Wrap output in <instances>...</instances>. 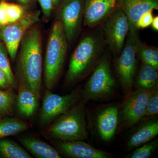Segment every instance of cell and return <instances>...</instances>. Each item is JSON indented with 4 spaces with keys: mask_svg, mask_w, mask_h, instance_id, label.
Segmentation results:
<instances>
[{
    "mask_svg": "<svg viewBox=\"0 0 158 158\" xmlns=\"http://www.w3.org/2000/svg\"><path fill=\"white\" fill-rule=\"evenodd\" d=\"M158 90L156 88L152 90L146 105L144 117H152L158 115Z\"/></svg>",
    "mask_w": 158,
    "mask_h": 158,
    "instance_id": "26",
    "label": "cell"
},
{
    "mask_svg": "<svg viewBox=\"0 0 158 158\" xmlns=\"http://www.w3.org/2000/svg\"><path fill=\"white\" fill-rule=\"evenodd\" d=\"M29 124L17 118L6 117L0 119V140L15 135L28 129Z\"/></svg>",
    "mask_w": 158,
    "mask_h": 158,
    "instance_id": "20",
    "label": "cell"
},
{
    "mask_svg": "<svg viewBox=\"0 0 158 158\" xmlns=\"http://www.w3.org/2000/svg\"><path fill=\"white\" fill-rule=\"evenodd\" d=\"M10 86L6 75L0 69V88L7 89Z\"/></svg>",
    "mask_w": 158,
    "mask_h": 158,
    "instance_id": "31",
    "label": "cell"
},
{
    "mask_svg": "<svg viewBox=\"0 0 158 158\" xmlns=\"http://www.w3.org/2000/svg\"><path fill=\"white\" fill-rule=\"evenodd\" d=\"M158 139L152 140L146 142L132 152L127 157L130 158H148L152 155L158 147Z\"/></svg>",
    "mask_w": 158,
    "mask_h": 158,
    "instance_id": "23",
    "label": "cell"
},
{
    "mask_svg": "<svg viewBox=\"0 0 158 158\" xmlns=\"http://www.w3.org/2000/svg\"><path fill=\"white\" fill-rule=\"evenodd\" d=\"M81 98V94L78 91L62 96L47 89L43 99L40 116V123L43 125L49 123L68 111Z\"/></svg>",
    "mask_w": 158,
    "mask_h": 158,
    "instance_id": "8",
    "label": "cell"
},
{
    "mask_svg": "<svg viewBox=\"0 0 158 158\" xmlns=\"http://www.w3.org/2000/svg\"><path fill=\"white\" fill-rule=\"evenodd\" d=\"M158 134V119L152 118L144 120L137 127L130 136L127 147L130 149L139 147L152 140Z\"/></svg>",
    "mask_w": 158,
    "mask_h": 158,
    "instance_id": "16",
    "label": "cell"
},
{
    "mask_svg": "<svg viewBox=\"0 0 158 158\" xmlns=\"http://www.w3.org/2000/svg\"><path fill=\"white\" fill-rule=\"evenodd\" d=\"M152 12V10H151L142 14L136 23V28L144 29L151 26L153 19Z\"/></svg>",
    "mask_w": 158,
    "mask_h": 158,
    "instance_id": "28",
    "label": "cell"
},
{
    "mask_svg": "<svg viewBox=\"0 0 158 158\" xmlns=\"http://www.w3.org/2000/svg\"><path fill=\"white\" fill-rule=\"evenodd\" d=\"M118 7L124 12L130 24V30H138L136 23L148 11L158 9V0H117Z\"/></svg>",
    "mask_w": 158,
    "mask_h": 158,
    "instance_id": "14",
    "label": "cell"
},
{
    "mask_svg": "<svg viewBox=\"0 0 158 158\" xmlns=\"http://www.w3.org/2000/svg\"><path fill=\"white\" fill-rule=\"evenodd\" d=\"M151 91L138 89L129 94L122 111V118L125 125L133 126L144 118L146 105Z\"/></svg>",
    "mask_w": 158,
    "mask_h": 158,
    "instance_id": "11",
    "label": "cell"
},
{
    "mask_svg": "<svg viewBox=\"0 0 158 158\" xmlns=\"http://www.w3.org/2000/svg\"><path fill=\"white\" fill-rule=\"evenodd\" d=\"M19 1L23 4H27L30 2L31 0H18Z\"/></svg>",
    "mask_w": 158,
    "mask_h": 158,
    "instance_id": "34",
    "label": "cell"
},
{
    "mask_svg": "<svg viewBox=\"0 0 158 158\" xmlns=\"http://www.w3.org/2000/svg\"><path fill=\"white\" fill-rule=\"evenodd\" d=\"M139 39L138 30H129L121 52L116 61L119 81L125 90L132 88L138 66L137 48Z\"/></svg>",
    "mask_w": 158,
    "mask_h": 158,
    "instance_id": "6",
    "label": "cell"
},
{
    "mask_svg": "<svg viewBox=\"0 0 158 158\" xmlns=\"http://www.w3.org/2000/svg\"><path fill=\"white\" fill-rule=\"evenodd\" d=\"M68 43L63 25L58 19L52 26L46 50L44 78L48 90L52 89L58 81L65 61Z\"/></svg>",
    "mask_w": 158,
    "mask_h": 158,
    "instance_id": "3",
    "label": "cell"
},
{
    "mask_svg": "<svg viewBox=\"0 0 158 158\" xmlns=\"http://www.w3.org/2000/svg\"><path fill=\"white\" fill-rule=\"evenodd\" d=\"M107 44L115 56L120 53L130 30L128 19L117 7L105 20L102 27Z\"/></svg>",
    "mask_w": 158,
    "mask_h": 158,
    "instance_id": "7",
    "label": "cell"
},
{
    "mask_svg": "<svg viewBox=\"0 0 158 158\" xmlns=\"http://www.w3.org/2000/svg\"><path fill=\"white\" fill-rule=\"evenodd\" d=\"M7 5L8 3L5 1L0 3V25L5 26L9 24L7 18Z\"/></svg>",
    "mask_w": 158,
    "mask_h": 158,
    "instance_id": "30",
    "label": "cell"
},
{
    "mask_svg": "<svg viewBox=\"0 0 158 158\" xmlns=\"http://www.w3.org/2000/svg\"><path fill=\"white\" fill-rule=\"evenodd\" d=\"M13 98L11 88L0 90V116H7L11 113Z\"/></svg>",
    "mask_w": 158,
    "mask_h": 158,
    "instance_id": "24",
    "label": "cell"
},
{
    "mask_svg": "<svg viewBox=\"0 0 158 158\" xmlns=\"http://www.w3.org/2000/svg\"><path fill=\"white\" fill-rule=\"evenodd\" d=\"M39 11L25 14L17 21L5 26L2 31V37L10 58L14 61L17 56L24 35L40 20Z\"/></svg>",
    "mask_w": 158,
    "mask_h": 158,
    "instance_id": "9",
    "label": "cell"
},
{
    "mask_svg": "<svg viewBox=\"0 0 158 158\" xmlns=\"http://www.w3.org/2000/svg\"><path fill=\"white\" fill-rule=\"evenodd\" d=\"M158 81L157 69L143 63L138 70L136 78L138 89L152 90L156 88Z\"/></svg>",
    "mask_w": 158,
    "mask_h": 158,
    "instance_id": "19",
    "label": "cell"
},
{
    "mask_svg": "<svg viewBox=\"0 0 158 158\" xmlns=\"http://www.w3.org/2000/svg\"><path fill=\"white\" fill-rule=\"evenodd\" d=\"M117 7V0H84V25H97L104 21Z\"/></svg>",
    "mask_w": 158,
    "mask_h": 158,
    "instance_id": "12",
    "label": "cell"
},
{
    "mask_svg": "<svg viewBox=\"0 0 158 158\" xmlns=\"http://www.w3.org/2000/svg\"><path fill=\"white\" fill-rule=\"evenodd\" d=\"M0 69L6 75L10 86L14 87L15 85V78L11 70L7 52L1 44H0Z\"/></svg>",
    "mask_w": 158,
    "mask_h": 158,
    "instance_id": "25",
    "label": "cell"
},
{
    "mask_svg": "<svg viewBox=\"0 0 158 158\" xmlns=\"http://www.w3.org/2000/svg\"><path fill=\"white\" fill-rule=\"evenodd\" d=\"M60 1L61 0H52L54 6L57 7V6H59Z\"/></svg>",
    "mask_w": 158,
    "mask_h": 158,
    "instance_id": "33",
    "label": "cell"
},
{
    "mask_svg": "<svg viewBox=\"0 0 158 158\" xmlns=\"http://www.w3.org/2000/svg\"><path fill=\"white\" fill-rule=\"evenodd\" d=\"M118 109L115 106L106 108L99 114L97 121L98 131L103 141H110L115 135L118 124Z\"/></svg>",
    "mask_w": 158,
    "mask_h": 158,
    "instance_id": "15",
    "label": "cell"
},
{
    "mask_svg": "<svg viewBox=\"0 0 158 158\" xmlns=\"http://www.w3.org/2000/svg\"><path fill=\"white\" fill-rule=\"evenodd\" d=\"M116 81L113 77L109 55L106 53L95 65L82 93L85 100L103 98L114 92Z\"/></svg>",
    "mask_w": 158,
    "mask_h": 158,
    "instance_id": "5",
    "label": "cell"
},
{
    "mask_svg": "<svg viewBox=\"0 0 158 158\" xmlns=\"http://www.w3.org/2000/svg\"><path fill=\"white\" fill-rule=\"evenodd\" d=\"M75 105L44 131V135L60 141H83L88 138L85 102Z\"/></svg>",
    "mask_w": 158,
    "mask_h": 158,
    "instance_id": "4",
    "label": "cell"
},
{
    "mask_svg": "<svg viewBox=\"0 0 158 158\" xmlns=\"http://www.w3.org/2000/svg\"><path fill=\"white\" fill-rule=\"evenodd\" d=\"M59 18L63 25L68 42L77 36L84 20V0H61Z\"/></svg>",
    "mask_w": 158,
    "mask_h": 158,
    "instance_id": "10",
    "label": "cell"
},
{
    "mask_svg": "<svg viewBox=\"0 0 158 158\" xmlns=\"http://www.w3.org/2000/svg\"><path fill=\"white\" fill-rule=\"evenodd\" d=\"M40 98L27 85L19 82L17 106L19 111L23 116L30 117L37 111Z\"/></svg>",
    "mask_w": 158,
    "mask_h": 158,
    "instance_id": "17",
    "label": "cell"
},
{
    "mask_svg": "<svg viewBox=\"0 0 158 158\" xmlns=\"http://www.w3.org/2000/svg\"><path fill=\"white\" fill-rule=\"evenodd\" d=\"M59 152L73 158H109L112 155L94 148L83 141H60L57 143Z\"/></svg>",
    "mask_w": 158,
    "mask_h": 158,
    "instance_id": "13",
    "label": "cell"
},
{
    "mask_svg": "<svg viewBox=\"0 0 158 158\" xmlns=\"http://www.w3.org/2000/svg\"><path fill=\"white\" fill-rule=\"evenodd\" d=\"M7 14L9 24L11 23L17 21L24 16L25 9L20 5L8 3Z\"/></svg>",
    "mask_w": 158,
    "mask_h": 158,
    "instance_id": "27",
    "label": "cell"
},
{
    "mask_svg": "<svg viewBox=\"0 0 158 158\" xmlns=\"http://www.w3.org/2000/svg\"><path fill=\"white\" fill-rule=\"evenodd\" d=\"M153 30L156 31H158V16H156L153 17V19L151 24Z\"/></svg>",
    "mask_w": 158,
    "mask_h": 158,
    "instance_id": "32",
    "label": "cell"
},
{
    "mask_svg": "<svg viewBox=\"0 0 158 158\" xmlns=\"http://www.w3.org/2000/svg\"><path fill=\"white\" fill-rule=\"evenodd\" d=\"M106 44L102 27H97L86 34L71 57L66 82L71 84L87 74L101 59Z\"/></svg>",
    "mask_w": 158,
    "mask_h": 158,
    "instance_id": "2",
    "label": "cell"
},
{
    "mask_svg": "<svg viewBox=\"0 0 158 158\" xmlns=\"http://www.w3.org/2000/svg\"><path fill=\"white\" fill-rule=\"evenodd\" d=\"M137 55L143 63L151 65L158 70L157 48L145 45L140 41L137 48Z\"/></svg>",
    "mask_w": 158,
    "mask_h": 158,
    "instance_id": "22",
    "label": "cell"
},
{
    "mask_svg": "<svg viewBox=\"0 0 158 158\" xmlns=\"http://www.w3.org/2000/svg\"><path fill=\"white\" fill-rule=\"evenodd\" d=\"M39 26H32L24 35L18 59L19 82L40 98L42 88V37Z\"/></svg>",
    "mask_w": 158,
    "mask_h": 158,
    "instance_id": "1",
    "label": "cell"
},
{
    "mask_svg": "<svg viewBox=\"0 0 158 158\" xmlns=\"http://www.w3.org/2000/svg\"><path fill=\"white\" fill-rule=\"evenodd\" d=\"M20 141L26 149L35 157L60 158L61 156L53 148L44 141L31 137H22Z\"/></svg>",
    "mask_w": 158,
    "mask_h": 158,
    "instance_id": "18",
    "label": "cell"
},
{
    "mask_svg": "<svg viewBox=\"0 0 158 158\" xmlns=\"http://www.w3.org/2000/svg\"><path fill=\"white\" fill-rule=\"evenodd\" d=\"M39 2L44 15L46 18L52 15L54 5L52 0H37Z\"/></svg>",
    "mask_w": 158,
    "mask_h": 158,
    "instance_id": "29",
    "label": "cell"
},
{
    "mask_svg": "<svg viewBox=\"0 0 158 158\" xmlns=\"http://www.w3.org/2000/svg\"><path fill=\"white\" fill-rule=\"evenodd\" d=\"M0 156L4 158H32L27 150L14 141L0 140Z\"/></svg>",
    "mask_w": 158,
    "mask_h": 158,
    "instance_id": "21",
    "label": "cell"
}]
</instances>
